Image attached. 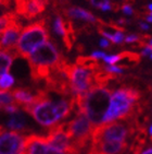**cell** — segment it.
Listing matches in <instances>:
<instances>
[{"mask_svg":"<svg viewBox=\"0 0 152 154\" xmlns=\"http://www.w3.org/2000/svg\"><path fill=\"white\" fill-rule=\"evenodd\" d=\"M141 92L134 86H123L111 95L102 124L123 120L136 122L141 118L145 104L141 102Z\"/></svg>","mask_w":152,"mask_h":154,"instance_id":"cell-1","label":"cell"},{"mask_svg":"<svg viewBox=\"0 0 152 154\" xmlns=\"http://www.w3.org/2000/svg\"><path fill=\"white\" fill-rule=\"evenodd\" d=\"M74 106V96L52 102L49 93L46 90H41L40 97L23 110L32 116L40 126L52 128L73 113Z\"/></svg>","mask_w":152,"mask_h":154,"instance_id":"cell-2","label":"cell"},{"mask_svg":"<svg viewBox=\"0 0 152 154\" xmlns=\"http://www.w3.org/2000/svg\"><path fill=\"white\" fill-rule=\"evenodd\" d=\"M112 91L105 86H92L88 92L74 96V112L86 115L92 128L102 124L110 104Z\"/></svg>","mask_w":152,"mask_h":154,"instance_id":"cell-3","label":"cell"},{"mask_svg":"<svg viewBox=\"0 0 152 154\" xmlns=\"http://www.w3.org/2000/svg\"><path fill=\"white\" fill-rule=\"evenodd\" d=\"M33 81H45L53 70H60L67 62L56 45L46 42L27 57Z\"/></svg>","mask_w":152,"mask_h":154,"instance_id":"cell-4","label":"cell"},{"mask_svg":"<svg viewBox=\"0 0 152 154\" xmlns=\"http://www.w3.org/2000/svg\"><path fill=\"white\" fill-rule=\"evenodd\" d=\"M49 25L46 18L40 19L37 22L27 25L19 36L18 42L14 46L18 57H27L35 51L36 48L49 39Z\"/></svg>","mask_w":152,"mask_h":154,"instance_id":"cell-5","label":"cell"},{"mask_svg":"<svg viewBox=\"0 0 152 154\" xmlns=\"http://www.w3.org/2000/svg\"><path fill=\"white\" fill-rule=\"evenodd\" d=\"M63 124L67 136L73 142V145L77 151L82 153L90 141L91 132L94 130L90 122L84 113L75 112V117L70 122Z\"/></svg>","mask_w":152,"mask_h":154,"instance_id":"cell-6","label":"cell"},{"mask_svg":"<svg viewBox=\"0 0 152 154\" xmlns=\"http://www.w3.org/2000/svg\"><path fill=\"white\" fill-rule=\"evenodd\" d=\"M62 72L65 74L67 81L70 83L71 91L74 96L84 94L88 92L92 86H96L94 80V74L96 71H92L90 69L77 66L76 63L66 62L62 67Z\"/></svg>","mask_w":152,"mask_h":154,"instance_id":"cell-7","label":"cell"},{"mask_svg":"<svg viewBox=\"0 0 152 154\" xmlns=\"http://www.w3.org/2000/svg\"><path fill=\"white\" fill-rule=\"evenodd\" d=\"M26 136L16 131H8L0 126V154H23Z\"/></svg>","mask_w":152,"mask_h":154,"instance_id":"cell-8","label":"cell"},{"mask_svg":"<svg viewBox=\"0 0 152 154\" xmlns=\"http://www.w3.org/2000/svg\"><path fill=\"white\" fill-rule=\"evenodd\" d=\"M44 138L48 144L58 149V150L69 152V153L82 154L79 151L76 150L75 146L73 145L72 140L70 139V137L67 136L63 122H60L54 127L50 128L49 132L47 134V136H44Z\"/></svg>","mask_w":152,"mask_h":154,"instance_id":"cell-9","label":"cell"},{"mask_svg":"<svg viewBox=\"0 0 152 154\" xmlns=\"http://www.w3.org/2000/svg\"><path fill=\"white\" fill-rule=\"evenodd\" d=\"M24 154H75L61 151L48 144L44 136L27 134L24 140Z\"/></svg>","mask_w":152,"mask_h":154,"instance_id":"cell-10","label":"cell"},{"mask_svg":"<svg viewBox=\"0 0 152 154\" xmlns=\"http://www.w3.org/2000/svg\"><path fill=\"white\" fill-rule=\"evenodd\" d=\"M15 11L19 15L31 20L45 11L49 0H14Z\"/></svg>","mask_w":152,"mask_h":154,"instance_id":"cell-11","label":"cell"},{"mask_svg":"<svg viewBox=\"0 0 152 154\" xmlns=\"http://www.w3.org/2000/svg\"><path fill=\"white\" fill-rule=\"evenodd\" d=\"M128 146V142L101 141L91 143L88 154H123Z\"/></svg>","mask_w":152,"mask_h":154,"instance_id":"cell-12","label":"cell"},{"mask_svg":"<svg viewBox=\"0 0 152 154\" xmlns=\"http://www.w3.org/2000/svg\"><path fill=\"white\" fill-rule=\"evenodd\" d=\"M40 91L41 90H36L35 92H33L28 88H18L12 90L10 94L13 98V102L23 109L37 101L40 96Z\"/></svg>","mask_w":152,"mask_h":154,"instance_id":"cell-13","label":"cell"},{"mask_svg":"<svg viewBox=\"0 0 152 154\" xmlns=\"http://www.w3.org/2000/svg\"><path fill=\"white\" fill-rule=\"evenodd\" d=\"M140 54L135 53V51H122L118 55H112V56H105L103 58L107 63H109V66H115V63L121 61H127L128 62V67L130 66L138 65L140 61Z\"/></svg>","mask_w":152,"mask_h":154,"instance_id":"cell-14","label":"cell"},{"mask_svg":"<svg viewBox=\"0 0 152 154\" xmlns=\"http://www.w3.org/2000/svg\"><path fill=\"white\" fill-rule=\"evenodd\" d=\"M61 10L63 11V14H64L65 17H69V18L80 19V20L90 22V23H98V19H97L91 12L83 9V8H78V7L64 8V7H62Z\"/></svg>","mask_w":152,"mask_h":154,"instance_id":"cell-15","label":"cell"},{"mask_svg":"<svg viewBox=\"0 0 152 154\" xmlns=\"http://www.w3.org/2000/svg\"><path fill=\"white\" fill-rule=\"evenodd\" d=\"M7 127L10 128L12 131H16V132H21V134H29L26 119L23 115H21L20 112L11 115L9 120L7 122Z\"/></svg>","mask_w":152,"mask_h":154,"instance_id":"cell-16","label":"cell"},{"mask_svg":"<svg viewBox=\"0 0 152 154\" xmlns=\"http://www.w3.org/2000/svg\"><path fill=\"white\" fill-rule=\"evenodd\" d=\"M15 58H18V55L15 53L14 48L0 51V77L8 73Z\"/></svg>","mask_w":152,"mask_h":154,"instance_id":"cell-17","label":"cell"},{"mask_svg":"<svg viewBox=\"0 0 152 154\" xmlns=\"http://www.w3.org/2000/svg\"><path fill=\"white\" fill-rule=\"evenodd\" d=\"M20 20L19 17L13 12H7L0 17V35L2 34L13 22Z\"/></svg>","mask_w":152,"mask_h":154,"instance_id":"cell-18","label":"cell"},{"mask_svg":"<svg viewBox=\"0 0 152 154\" xmlns=\"http://www.w3.org/2000/svg\"><path fill=\"white\" fill-rule=\"evenodd\" d=\"M14 84V78L9 73L0 77V92H8Z\"/></svg>","mask_w":152,"mask_h":154,"instance_id":"cell-19","label":"cell"},{"mask_svg":"<svg viewBox=\"0 0 152 154\" xmlns=\"http://www.w3.org/2000/svg\"><path fill=\"white\" fill-rule=\"evenodd\" d=\"M63 20H64V19H62L61 15H58V17H57L56 22H54V31H56L57 34L61 35L62 37H63V36H64V34H65Z\"/></svg>","mask_w":152,"mask_h":154,"instance_id":"cell-20","label":"cell"},{"mask_svg":"<svg viewBox=\"0 0 152 154\" xmlns=\"http://www.w3.org/2000/svg\"><path fill=\"white\" fill-rule=\"evenodd\" d=\"M123 41H124V34L121 32H116L115 34H113L111 39V42L113 44H121V43H123Z\"/></svg>","mask_w":152,"mask_h":154,"instance_id":"cell-21","label":"cell"},{"mask_svg":"<svg viewBox=\"0 0 152 154\" xmlns=\"http://www.w3.org/2000/svg\"><path fill=\"white\" fill-rule=\"evenodd\" d=\"M89 1H90L91 6L101 9V7L104 6V5H107V3H109V2H111L112 0H89Z\"/></svg>","mask_w":152,"mask_h":154,"instance_id":"cell-22","label":"cell"},{"mask_svg":"<svg viewBox=\"0 0 152 154\" xmlns=\"http://www.w3.org/2000/svg\"><path fill=\"white\" fill-rule=\"evenodd\" d=\"M139 36L140 35L129 34V35H127L126 37H124V41H125L126 43H128V44H130V43H137V42L139 41Z\"/></svg>","mask_w":152,"mask_h":154,"instance_id":"cell-23","label":"cell"},{"mask_svg":"<svg viewBox=\"0 0 152 154\" xmlns=\"http://www.w3.org/2000/svg\"><path fill=\"white\" fill-rule=\"evenodd\" d=\"M122 10H123L124 13H126L127 15H130L134 13V9L132 8V6L130 5H127V3H124L123 6H122Z\"/></svg>","mask_w":152,"mask_h":154,"instance_id":"cell-24","label":"cell"},{"mask_svg":"<svg viewBox=\"0 0 152 154\" xmlns=\"http://www.w3.org/2000/svg\"><path fill=\"white\" fill-rule=\"evenodd\" d=\"M107 56V55H105L104 53H102V51H94V53H92V55H91V57H94L95 59H99V58H104V57Z\"/></svg>","mask_w":152,"mask_h":154,"instance_id":"cell-25","label":"cell"},{"mask_svg":"<svg viewBox=\"0 0 152 154\" xmlns=\"http://www.w3.org/2000/svg\"><path fill=\"white\" fill-rule=\"evenodd\" d=\"M11 5V0H0V7L2 8H9Z\"/></svg>","mask_w":152,"mask_h":154,"instance_id":"cell-26","label":"cell"},{"mask_svg":"<svg viewBox=\"0 0 152 154\" xmlns=\"http://www.w3.org/2000/svg\"><path fill=\"white\" fill-rule=\"evenodd\" d=\"M140 56H147V57H150V58H151V47L145 48V51L141 53Z\"/></svg>","mask_w":152,"mask_h":154,"instance_id":"cell-27","label":"cell"},{"mask_svg":"<svg viewBox=\"0 0 152 154\" xmlns=\"http://www.w3.org/2000/svg\"><path fill=\"white\" fill-rule=\"evenodd\" d=\"M100 46L103 48H109L110 47V42L108 41V39H101L100 41Z\"/></svg>","mask_w":152,"mask_h":154,"instance_id":"cell-28","label":"cell"},{"mask_svg":"<svg viewBox=\"0 0 152 154\" xmlns=\"http://www.w3.org/2000/svg\"><path fill=\"white\" fill-rule=\"evenodd\" d=\"M140 154H152V149H151V146H148V148H147L146 150H143V151L141 152Z\"/></svg>","mask_w":152,"mask_h":154,"instance_id":"cell-29","label":"cell"},{"mask_svg":"<svg viewBox=\"0 0 152 154\" xmlns=\"http://www.w3.org/2000/svg\"><path fill=\"white\" fill-rule=\"evenodd\" d=\"M140 25V27L142 29V30H145V31H147V30H149V25H147V24H145V23H140L139 24Z\"/></svg>","mask_w":152,"mask_h":154,"instance_id":"cell-30","label":"cell"},{"mask_svg":"<svg viewBox=\"0 0 152 154\" xmlns=\"http://www.w3.org/2000/svg\"><path fill=\"white\" fill-rule=\"evenodd\" d=\"M23 154H24V153H23Z\"/></svg>","mask_w":152,"mask_h":154,"instance_id":"cell-31","label":"cell"}]
</instances>
